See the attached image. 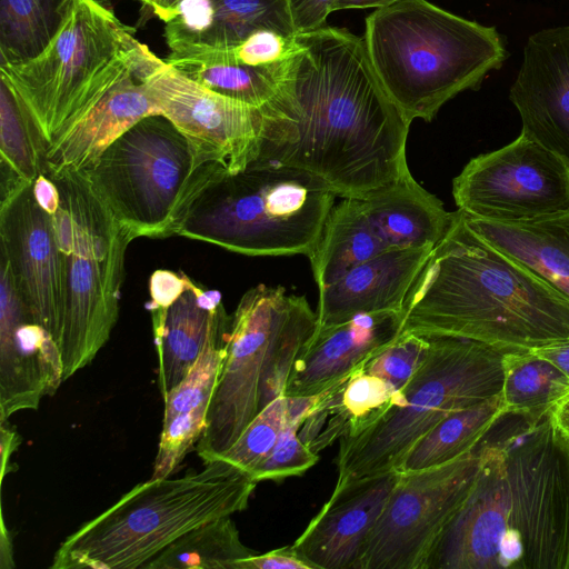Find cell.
Segmentation results:
<instances>
[{"label": "cell", "instance_id": "obj_1", "mask_svg": "<svg viewBox=\"0 0 569 569\" xmlns=\"http://www.w3.org/2000/svg\"><path fill=\"white\" fill-rule=\"evenodd\" d=\"M296 40L260 108L258 154L248 167L299 169L337 197L357 199L409 172L410 122L383 90L363 38L325 26Z\"/></svg>", "mask_w": 569, "mask_h": 569}, {"label": "cell", "instance_id": "obj_2", "mask_svg": "<svg viewBox=\"0 0 569 569\" xmlns=\"http://www.w3.org/2000/svg\"><path fill=\"white\" fill-rule=\"evenodd\" d=\"M477 447L475 483L426 569H569V448L549 415L503 411Z\"/></svg>", "mask_w": 569, "mask_h": 569}, {"label": "cell", "instance_id": "obj_3", "mask_svg": "<svg viewBox=\"0 0 569 569\" xmlns=\"http://www.w3.org/2000/svg\"><path fill=\"white\" fill-rule=\"evenodd\" d=\"M401 332L452 336L506 352L569 339V300L453 211L402 310Z\"/></svg>", "mask_w": 569, "mask_h": 569}, {"label": "cell", "instance_id": "obj_4", "mask_svg": "<svg viewBox=\"0 0 569 569\" xmlns=\"http://www.w3.org/2000/svg\"><path fill=\"white\" fill-rule=\"evenodd\" d=\"M365 47L383 90L408 122L431 121L458 93L481 86L508 57L506 40L427 0H399L366 18Z\"/></svg>", "mask_w": 569, "mask_h": 569}, {"label": "cell", "instance_id": "obj_5", "mask_svg": "<svg viewBox=\"0 0 569 569\" xmlns=\"http://www.w3.org/2000/svg\"><path fill=\"white\" fill-rule=\"evenodd\" d=\"M222 460L138 483L57 549L51 569L142 568L188 531L248 507L257 486Z\"/></svg>", "mask_w": 569, "mask_h": 569}, {"label": "cell", "instance_id": "obj_6", "mask_svg": "<svg viewBox=\"0 0 569 569\" xmlns=\"http://www.w3.org/2000/svg\"><path fill=\"white\" fill-rule=\"evenodd\" d=\"M318 328L305 297L258 284L230 319L227 351L196 450L214 461L272 400L283 396L291 368Z\"/></svg>", "mask_w": 569, "mask_h": 569}, {"label": "cell", "instance_id": "obj_7", "mask_svg": "<svg viewBox=\"0 0 569 569\" xmlns=\"http://www.w3.org/2000/svg\"><path fill=\"white\" fill-rule=\"evenodd\" d=\"M426 337V359L388 411L360 435L339 440L333 491L398 470L415 443L449 415L501 393L502 352L470 339Z\"/></svg>", "mask_w": 569, "mask_h": 569}, {"label": "cell", "instance_id": "obj_8", "mask_svg": "<svg viewBox=\"0 0 569 569\" xmlns=\"http://www.w3.org/2000/svg\"><path fill=\"white\" fill-rule=\"evenodd\" d=\"M107 0H73L59 30L33 59L0 67L47 147L116 83L133 73L143 43Z\"/></svg>", "mask_w": 569, "mask_h": 569}, {"label": "cell", "instance_id": "obj_9", "mask_svg": "<svg viewBox=\"0 0 569 569\" xmlns=\"http://www.w3.org/2000/svg\"><path fill=\"white\" fill-rule=\"evenodd\" d=\"M337 194L288 167L226 173L193 202L177 236L246 256H310Z\"/></svg>", "mask_w": 569, "mask_h": 569}, {"label": "cell", "instance_id": "obj_10", "mask_svg": "<svg viewBox=\"0 0 569 569\" xmlns=\"http://www.w3.org/2000/svg\"><path fill=\"white\" fill-rule=\"evenodd\" d=\"M83 172L131 240L178 234L197 198L228 173L162 114L138 121Z\"/></svg>", "mask_w": 569, "mask_h": 569}, {"label": "cell", "instance_id": "obj_11", "mask_svg": "<svg viewBox=\"0 0 569 569\" xmlns=\"http://www.w3.org/2000/svg\"><path fill=\"white\" fill-rule=\"evenodd\" d=\"M52 180L61 198L54 220L64 258L58 347L66 381L94 359L117 323L124 256L132 240L83 171Z\"/></svg>", "mask_w": 569, "mask_h": 569}, {"label": "cell", "instance_id": "obj_12", "mask_svg": "<svg viewBox=\"0 0 569 569\" xmlns=\"http://www.w3.org/2000/svg\"><path fill=\"white\" fill-rule=\"evenodd\" d=\"M478 469L476 445L446 463L400 471L356 569H426L438 538L468 497Z\"/></svg>", "mask_w": 569, "mask_h": 569}, {"label": "cell", "instance_id": "obj_13", "mask_svg": "<svg viewBox=\"0 0 569 569\" xmlns=\"http://www.w3.org/2000/svg\"><path fill=\"white\" fill-rule=\"evenodd\" d=\"M459 210L490 221L532 220L569 210V167L520 133L472 158L452 181Z\"/></svg>", "mask_w": 569, "mask_h": 569}, {"label": "cell", "instance_id": "obj_14", "mask_svg": "<svg viewBox=\"0 0 569 569\" xmlns=\"http://www.w3.org/2000/svg\"><path fill=\"white\" fill-rule=\"evenodd\" d=\"M160 114L168 118L204 161L228 173L244 170L257 158L260 108L218 93L184 76L146 44L137 69Z\"/></svg>", "mask_w": 569, "mask_h": 569}, {"label": "cell", "instance_id": "obj_15", "mask_svg": "<svg viewBox=\"0 0 569 569\" xmlns=\"http://www.w3.org/2000/svg\"><path fill=\"white\" fill-rule=\"evenodd\" d=\"M1 256L32 319L58 345L64 303V258L54 216L36 201L32 183L0 204Z\"/></svg>", "mask_w": 569, "mask_h": 569}, {"label": "cell", "instance_id": "obj_16", "mask_svg": "<svg viewBox=\"0 0 569 569\" xmlns=\"http://www.w3.org/2000/svg\"><path fill=\"white\" fill-rule=\"evenodd\" d=\"M63 365L52 336L30 316L7 260H0V421L36 410L63 382Z\"/></svg>", "mask_w": 569, "mask_h": 569}, {"label": "cell", "instance_id": "obj_17", "mask_svg": "<svg viewBox=\"0 0 569 569\" xmlns=\"http://www.w3.org/2000/svg\"><path fill=\"white\" fill-rule=\"evenodd\" d=\"M509 99L521 132L569 167V26L529 37Z\"/></svg>", "mask_w": 569, "mask_h": 569}, {"label": "cell", "instance_id": "obj_18", "mask_svg": "<svg viewBox=\"0 0 569 569\" xmlns=\"http://www.w3.org/2000/svg\"><path fill=\"white\" fill-rule=\"evenodd\" d=\"M399 477L392 470L332 491L292 548L313 569H356Z\"/></svg>", "mask_w": 569, "mask_h": 569}, {"label": "cell", "instance_id": "obj_19", "mask_svg": "<svg viewBox=\"0 0 569 569\" xmlns=\"http://www.w3.org/2000/svg\"><path fill=\"white\" fill-rule=\"evenodd\" d=\"M402 323V312L381 311L318 327L295 360L283 395L321 393L391 343L401 333Z\"/></svg>", "mask_w": 569, "mask_h": 569}, {"label": "cell", "instance_id": "obj_20", "mask_svg": "<svg viewBox=\"0 0 569 569\" xmlns=\"http://www.w3.org/2000/svg\"><path fill=\"white\" fill-rule=\"evenodd\" d=\"M151 114L160 111L136 70L47 147L44 174L56 179L86 170L128 129Z\"/></svg>", "mask_w": 569, "mask_h": 569}, {"label": "cell", "instance_id": "obj_21", "mask_svg": "<svg viewBox=\"0 0 569 569\" xmlns=\"http://www.w3.org/2000/svg\"><path fill=\"white\" fill-rule=\"evenodd\" d=\"M432 249L386 251L319 290L318 327L340 323L360 313L402 312L406 298Z\"/></svg>", "mask_w": 569, "mask_h": 569}, {"label": "cell", "instance_id": "obj_22", "mask_svg": "<svg viewBox=\"0 0 569 569\" xmlns=\"http://www.w3.org/2000/svg\"><path fill=\"white\" fill-rule=\"evenodd\" d=\"M230 319L210 335L182 380L163 398L164 415L151 478L169 477L202 436L226 357Z\"/></svg>", "mask_w": 569, "mask_h": 569}, {"label": "cell", "instance_id": "obj_23", "mask_svg": "<svg viewBox=\"0 0 569 569\" xmlns=\"http://www.w3.org/2000/svg\"><path fill=\"white\" fill-rule=\"evenodd\" d=\"M151 315L158 355V383L164 398L190 370L213 330L230 316L219 291L203 290L191 279L172 305L153 309Z\"/></svg>", "mask_w": 569, "mask_h": 569}, {"label": "cell", "instance_id": "obj_24", "mask_svg": "<svg viewBox=\"0 0 569 569\" xmlns=\"http://www.w3.org/2000/svg\"><path fill=\"white\" fill-rule=\"evenodd\" d=\"M362 367L322 391L303 420L298 435L313 452L360 435L393 405L397 390Z\"/></svg>", "mask_w": 569, "mask_h": 569}, {"label": "cell", "instance_id": "obj_25", "mask_svg": "<svg viewBox=\"0 0 569 569\" xmlns=\"http://www.w3.org/2000/svg\"><path fill=\"white\" fill-rule=\"evenodd\" d=\"M361 201L389 250L433 248L446 234L453 216L410 171Z\"/></svg>", "mask_w": 569, "mask_h": 569}, {"label": "cell", "instance_id": "obj_26", "mask_svg": "<svg viewBox=\"0 0 569 569\" xmlns=\"http://www.w3.org/2000/svg\"><path fill=\"white\" fill-rule=\"evenodd\" d=\"M462 214L485 241L517 260L569 300V210L512 222Z\"/></svg>", "mask_w": 569, "mask_h": 569}, {"label": "cell", "instance_id": "obj_27", "mask_svg": "<svg viewBox=\"0 0 569 569\" xmlns=\"http://www.w3.org/2000/svg\"><path fill=\"white\" fill-rule=\"evenodd\" d=\"M390 251L369 220L361 199L342 198L335 204L309 256L319 290L338 281L356 266Z\"/></svg>", "mask_w": 569, "mask_h": 569}, {"label": "cell", "instance_id": "obj_28", "mask_svg": "<svg viewBox=\"0 0 569 569\" xmlns=\"http://www.w3.org/2000/svg\"><path fill=\"white\" fill-rule=\"evenodd\" d=\"M211 20L193 36H164L168 48L198 46L232 48L259 30L296 37L288 0H210Z\"/></svg>", "mask_w": 569, "mask_h": 569}, {"label": "cell", "instance_id": "obj_29", "mask_svg": "<svg viewBox=\"0 0 569 569\" xmlns=\"http://www.w3.org/2000/svg\"><path fill=\"white\" fill-rule=\"evenodd\" d=\"M503 411L502 396L499 393L449 415L415 443L398 470L417 471L460 457L477 445Z\"/></svg>", "mask_w": 569, "mask_h": 569}, {"label": "cell", "instance_id": "obj_30", "mask_svg": "<svg viewBox=\"0 0 569 569\" xmlns=\"http://www.w3.org/2000/svg\"><path fill=\"white\" fill-rule=\"evenodd\" d=\"M73 0H0V67L37 57L62 24Z\"/></svg>", "mask_w": 569, "mask_h": 569}, {"label": "cell", "instance_id": "obj_31", "mask_svg": "<svg viewBox=\"0 0 569 569\" xmlns=\"http://www.w3.org/2000/svg\"><path fill=\"white\" fill-rule=\"evenodd\" d=\"M502 401L507 412L539 420L569 391V378L530 351L502 353Z\"/></svg>", "mask_w": 569, "mask_h": 569}, {"label": "cell", "instance_id": "obj_32", "mask_svg": "<svg viewBox=\"0 0 569 569\" xmlns=\"http://www.w3.org/2000/svg\"><path fill=\"white\" fill-rule=\"evenodd\" d=\"M256 552L241 542L231 516L197 527L168 546L143 569H237Z\"/></svg>", "mask_w": 569, "mask_h": 569}, {"label": "cell", "instance_id": "obj_33", "mask_svg": "<svg viewBox=\"0 0 569 569\" xmlns=\"http://www.w3.org/2000/svg\"><path fill=\"white\" fill-rule=\"evenodd\" d=\"M164 60L198 83L257 108L276 93L279 62L250 67L219 58L171 53Z\"/></svg>", "mask_w": 569, "mask_h": 569}, {"label": "cell", "instance_id": "obj_34", "mask_svg": "<svg viewBox=\"0 0 569 569\" xmlns=\"http://www.w3.org/2000/svg\"><path fill=\"white\" fill-rule=\"evenodd\" d=\"M47 143L32 116L8 82L0 78V156L29 182L46 173Z\"/></svg>", "mask_w": 569, "mask_h": 569}, {"label": "cell", "instance_id": "obj_35", "mask_svg": "<svg viewBox=\"0 0 569 569\" xmlns=\"http://www.w3.org/2000/svg\"><path fill=\"white\" fill-rule=\"evenodd\" d=\"M286 425L287 398L283 395L268 403L218 459L251 476L273 449Z\"/></svg>", "mask_w": 569, "mask_h": 569}, {"label": "cell", "instance_id": "obj_36", "mask_svg": "<svg viewBox=\"0 0 569 569\" xmlns=\"http://www.w3.org/2000/svg\"><path fill=\"white\" fill-rule=\"evenodd\" d=\"M429 339L413 332H401L391 343L363 365V370L401 390L427 357Z\"/></svg>", "mask_w": 569, "mask_h": 569}, {"label": "cell", "instance_id": "obj_37", "mask_svg": "<svg viewBox=\"0 0 569 569\" xmlns=\"http://www.w3.org/2000/svg\"><path fill=\"white\" fill-rule=\"evenodd\" d=\"M301 425L287 421L273 449L251 475L254 481H277L301 476L318 462V453L313 452L298 435Z\"/></svg>", "mask_w": 569, "mask_h": 569}, {"label": "cell", "instance_id": "obj_38", "mask_svg": "<svg viewBox=\"0 0 569 569\" xmlns=\"http://www.w3.org/2000/svg\"><path fill=\"white\" fill-rule=\"evenodd\" d=\"M295 30L305 33L326 26L338 0H288Z\"/></svg>", "mask_w": 569, "mask_h": 569}, {"label": "cell", "instance_id": "obj_39", "mask_svg": "<svg viewBox=\"0 0 569 569\" xmlns=\"http://www.w3.org/2000/svg\"><path fill=\"white\" fill-rule=\"evenodd\" d=\"M190 278L169 270H156L149 281L151 302L149 309H164L172 305L188 288Z\"/></svg>", "mask_w": 569, "mask_h": 569}, {"label": "cell", "instance_id": "obj_40", "mask_svg": "<svg viewBox=\"0 0 569 569\" xmlns=\"http://www.w3.org/2000/svg\"><path fill=\"white\" fill-rule=\"evenodd\" d=\"M237 569H313L292 546L281 547L266 553H254L238 562Z\"/></svg>", "mask_w": 569, "mask_h": 569}, {"label": "cell", "instance_id": "obj_41", "mask_svg": "<svg viewBox=\"0 0 569 569\" xmlns=\"http://www.w3.org/2000/svg\"><path fill=\"white\" fill-rule=\"evenodd\" d=\"M32 191L38 204L47 213L54 216L61 201L57 183L48 176L40 174L32 183Z\"/></svg>", "mask_w": 569, "mask_h": 569}, {"label": "cell", "instance_id": "obj_42", "mask_svg": "<svg viewBox=\"0 0 569 569\" xmlns=\"http://www.w3.org/2000/svg\"><path fill=\"white\" fill-rule=\"evenodd\" d=\"M20 436L17 430L9 425V420L0 421V447H1V482H3L10 470V458L20 445Z\"/></svg>", "mask_w": 569, "mask_h": 569}, {"label": "cell", "instance_id": "obj_43", "mask_svg": "<svg viewBox=\"0 0 569 569\" xmlns=\"http://www.w3.org/2000/svg\"><path fill=\"white\" fill-rule=\"evenodd\" d=\"M548 415L555 431L569 448V391L552 406Z\"/></svg>", "mask_w": 569, "mask_h": 569}, {"label": "cell", "instance_id": "obj_44", "mask_svg": "<svg viewBox=\"0 0 569 569\" xmlns=\"http://www.w3.org/2000/svg\"><path fill=\"white\" fill-rule=\"evenodd\" d=\"M558 367L569 378V339L531 350Z\"/></svg>", "mask_w": 569, "mask_h": 569}, {"label": "cell", "instance_id": "obj_45", "mask_svg": "<svg viewBox=\"0 0 569 569\" xmlns=\"http://www.w3.org/2000/svg\"><path fill=\"white\" fill-rule=\"evenodd\" d=\"M0 527V568L12 569L14 568L12 543L10 532L9 529L6 527L2 513Z\"/></svg>", "mask_w": 569, "mask_h": 569}, {"label": "cell", "instance_id": "obj_46", "mask_svg": "<svg viewBox=\"0 0 569 569\" xmlns=\"http://www.w3.org/2000/svg\"><path fill=\"white\" fill-rule=\"evenodd\" d=\"M399 0H338L335 7L337 10L381 8Z\"/></svg>", "mask_w": 569, "mask_h": 569}, {"label": "cell", "instance_id": "obj_47", "mask_svg": "<svg viewBox=\"0 0 569 569\" xmlns=\"http://www.w3.org/2000/svg\"><path fill=\"white\" fill-rule=\"evenodd\" d=\"M149 8L154 14L158 12L160 0H136Z\"/></svg>", "mask_w": 569, "mask_h": 569}]
</instances>
